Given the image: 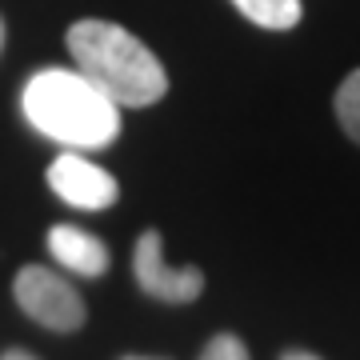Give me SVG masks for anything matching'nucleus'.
Instances as JSON below:
<instances>
[{
	"label": "nucleus",
	"mask_w": 360,
	"mask_h": 360,
	"mask_svg": "<svg viewBox=\"0 0 360 360\" xmlns=\"http://www.w3.org/2000/svg\"><path fill=\"white\" fill-rule=\"evenodd\" d=\"M20 108L40 136L77 153L108 148L120 136V104L104 89H96L80 68L77 72L72 68L32 72L20 92Z\"/></svg>",
	"instance_id": "nucleus-1"
},
{
	"label": "nucleus",
	"mask_w": 360,
	"mask_h": 360,
	"mask_svg": "<svg viewBox=\"0 0 360 360\" xmlns=\"http://www.w3.org/2000/svg\"><path fill=\"white\" fill-rule=\"evenodd\" d=\"M68 52L120 108H153L168 92V72L156 52L112 20H77L68 28Z\"/></svg>",
	"instance_id": "nucleus-2"
},
{
	"label": "nucleus",
	"mask_w": 360,
	"mask_h": 360,
	"mask_svg": "<svg viewBox=\"0 0 360 360\" xmlns=\"http://www.w3.org/2000/svg\"><path fill=\"white\" fill-rule=\"evenodd\" d=\"M13 296L20 312L32 316L37 324L52 328V333H77L89 309H84V296L60 276V272L44 269V264H25L13 281Z\"/></svg>",
	"instance_id": "nucleus-3"
},
{
	"label": "nucleus",
	"mask_w": 360,
	"mask_h": 360,
	"mask_svg": "<svg viewBox=\"0 0 360 360\" xmlns=\"http://www.w3.org/2000/svg\"><path fill=\"white\" fill-rule=\"evenodd\" d=\"M132 276L141 284V292H148L153 300H165V304H193L205 292V272L200 269H193V264L172 269L165 260L156 229L141 232V240L132 248Z\"/></svg>",
	"instance_id": "nucleus-4"
},
{
	"label": "nucleus",
	"mask_w": 360,
	"mask_h": 360,
	"mask_svg": "<svg viewBox=\"0 0 360 360\" xmlns=\"http://www.w3.org/2000/svg\"><path fill=\"white\" fill-rule=\"evenodd\" d=\"M49 188L68 208H80V212H104L120 196V184L101 165H92L84 153H77V148L60 153L49 165Z\"/></svg>",
	"instance_id": "nucleus-5"
},
{
	"label": "nucleus",
	"mask_w": 360,
	"mask_h": 360,
	"mask_svg": "<svg viewBox=\"0 0 360 360\" xmlns=\"http://www.w3.org/2000/svg\"><path fill=\"white\" fill-rule=\"evenodd\" d=\"M49 252L56 257V264H65L68 272H77V276H104L108 264H112V252L104 245L101 236H92V232L77 229V224H52L49 232Z\"/></svg>",
	"instance_id": "nucleus-6"
},
{
	"label": "nucleus",
	"mask_w": 360,
	"mask_h": 360,
	"mask_svg": "<svg viewBox=\"0 0 360 360\" xmlns=\"http://www.w3.org/2000/svg\"><path fill=\"white\" fill-rule=\"evenodd\" d=\"M232 8L240 16H248L252 25L272 28V32L296 28L300 16H304V4H300V0H232Z\"/></svg>",
	"instance_id": "nucleus-7"
},
{
	"label": "nucleus",
	"mask_w": 360,
	"mask_h": 360,
	"mask_svg": "<svg viewBox=\"0 0 360 360\" xmlns=\"http://www.w3.org/2000/svg\"><path fill=\"white\" fill-rule=\"evenodd\" d=\"M333 108H336V120H340L345 136L352 144H360V68H356V72H348V77L340 80Z\"/></svg>",
	"instance_id": "nucleus-8"
},
{
	"label": "nucleus",
	"mask_w": 360,
	"mask_h": 360,
	"mask_svg": "<svg viewBox=\"0 0 360 360\" xmlns=\"http://www.w3.org/2000/svg\"><path fill=\"white\" fill-rule=\"evenodd\" d=\"M200 360H252L248 356V348L240 336H232V333H220L208 340V348L200 352Z\"/></svg>",
	"instance_id": "nucleus-9"
},
{
	"label": "nucleus",
	"mask_w": 360,
	"mask_h": 360,
	"mask_svg": "<svg viewBox=\"0 0 360 360\" xmlns=\"http://www.w3.org/2000/svg\"><path fill=\"white\" fill-rule=\"evenodd\" d=\"M0 360H37V356H32V352H25V348H8Z\"/></svg>",
	"instance_id": "nucleus-10"
},
{
	"label": "nucleus",
	"mask_w": 360,
	"mask_h": 360,
	"mask_svg": "<svg viewBox=\"0 0 360 360\" xmlns=\"http://www.w3.org/2000/svg\"><path fill=\"white\" fill-rule=\"evenodd\" d=\"M281 360H321V356H312V352H300V348H288Z\"/></svg>",
	"instance_id": "nucleus-11"
},
{
	"label": "nucleus",
	"mask_w": 360,
	"mask_h": 360,
	"mask_svg": "<svg viewBox=\"0 0 360 360\" xmlns=\"http://www.w3.org/2000/svg\"><path fill=\"white\" fill-rule=\"evenodd\" d=\"M120 360H156V356H120Z\"/></svg>",
	"instance_id": "nucleus-12"
},
{
	"label": "nucleus",
	"mask_w": 360,
	"mask_h": 360,
	"mask_svg": "<svg viewBox=\"0 0 360 360\" xmlns=\"http://www.w3.org/2000/svg\"><path fill=\"white\" fill-rule=\"evenodd\" d=\"M0 44H4V25H0Z\"/></svg>",
	"instance_id": "nucleus-13"
}]
</instances>
